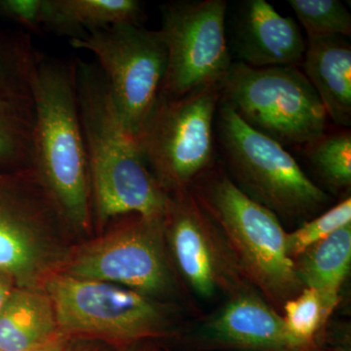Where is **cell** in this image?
Segmentation results:
<instances>
[{"label":"cell","mask_w":351,"mask_h":351,"mask_svg":"<svg viewBox=\"0 0 351 351\" xmlns=\"http://www.w3.org/2000/svg\"><path fill=\"white\" fill-rule=\"evenodd\" d=\"M75 75L97 218L101 223L125 215L164 218L168 195L126 131L107 78L98 64L80 59Z\"/></svg>","instance_id":"6da1fadb"},{"label":"cell","mask_w":351,"mask_h":351,"mask_svg":"<svg viewBox=\"0 0 351 351\" xmlns=\"http://www.w3.org/2000/svg\"><path fill=\"white\" fill-rule=\"evenodd\" d=\"M189 189L223 234L248 283L282 314L284 304L304 286L289 257L278 217L245 195L215 164Z\"/></svg>","instance_id":"7a4b0ae2"},{"label":"cell","mask_w":351,"mask_h":351,"mask_svg":"<svg viewBox=\"0 0 351 351\" xmlns=\"http://www.w3.org/2000/svg\"><path fill=\"white\" fill-rule=\"evenodd\" d=\"M34 103L32 169L64 218L75 228L86 230L92 191L76 98L75 61L39 55Z\"/></svg>","instance_id":"3957f363"},{"label":"cell","mask_w":351,"mask_h":351,"mask_svg":"<svg viewBox=\"0 0 351 351\" xmlns=\"http://www.w3.org/2000/svg\"><path fill=\"white\" fill-rule=\"evenodd\" d=\"M217 129L226 173L237 188L286 219L307 218L329 202L282 145L249 126L219 101Z\"/></svg>","instance_id":"277c9868"},{"label":"cell","mask_w":351,"mask_h":351,"mask_svg":"<svg viewBox=\"0 0 351 351\" xmlns=\"http://www.w3.org/2000/svg\"><path fill=\"white\" fill-rule=\"evenodd\" d=\"M221 101L283 147H306L326 133L324 106L297 66L257 69L234 62L221 82Z\"/></svg>","instance_id":"5b68a950"},{"label":"cell","mask_w":351,"mask_h":351,"mask_svg":"<svg viewBox=\"0 0 351 351\" xmlns=\"http://www.w3.org/2000/svg\"><path fill=\"white\" fill-rule=\"evenodd\" d=\"M221 84L178 98L159 95L136 138L141 154L167 195L186 191L214 164V124Z\"/></svg>","instance_id":"8992f818"},{"label":"cell","mask_w":351,"mask_h":351,"mask_svg":"<svg viewBox=\"0 0 351 351\" xmlns=\"http://www.w3.org/2000/svg\"><path fill=\"white\" fill-rule=\"evenodd\" d=\"M69 43L96 58L123 125L136 142L158 100L167 68L160 32L119 24L87 32Z\"/></svg>","instance_id":"52a82bcc"},{"label":"cell","mask_w":351,"mask_h":351,"mask_svg":"<svg viewBox=\"0 0 351 351\" xmlns=\"http://www.w3.org/2000/svg\"><path fill=\"white\" fill-rule=\"evenodd\" d=\"M60 331L113 341H133L161 336L168 316L160 304L117 284L66 274L46 283Z\"/></svg>","instance_id":"ba28073f"},{"label":"cell","mask_w":351,"mask_h":351,"mask_svg":"<svg viewBox=\"0 0 351 351\" xmlns=\"http://www.w3.org/2000/svg\"><path fill=\"white\" fill-rule=\"evenodd\" d=\"M225 0L165 4L159 29L167 49L160 96L178 98L221 84L232 66L226 40Z\"/></svg>","instance_id":"9c48e42d"},{"label":"cell","mask_w":351,"mask_h":351,"mask_svg":"<svg viewBox=\"0 0 351 351\" xmlns=\"http://www.w3.org/2000/svg\"><path fill=\"white\" fill-rule=\"evenodd\" d=\"M132 216L80 250L64 274L117 284L151 298L169 294L175 280L164 244V218Z\"/></svg>","instance_id":"30bf717a"},{"label":"cell","mask_w":351,"mask_h":351,"mask_svg":"<svg viewBox=\"0 0 351 351\" xmlns=\"http://www.w3.org/2000/svg\"><path fill=\"white\" fill-rule=\"evenodd\" d=\"M164 233L176 267L196 295L230 298L251 288L223 234L189 189L168 195Z\"/></svg>","instance_id":"8fae6325"},{"label":"cell","mask_w":351,"mask_h":351,"mask_svg":"<svg viewBox=\"0 0 351 351\" xmlns=\"http://www.w3.org/2000/svg\"><path fill=\"white\" fill-rule=\"evenodd\" d=\"M39 55L29 32L0 25V171L32 169Z\"/></svg>","instance_id":"7c38bea8"},{"label":"cell","mask_w":351,"mask_h":351,"mask_svg":"<svg viewBox=\"0 0 351 351\" xmlns=\"http://www.w3.org/2000/svg\"><path fill=\"white\" fill-rule=\"evenodd\" d=\"M205 343L247 351H309L311 346L295 339L282 314L251 288L232 295L203 324Z\"/></svg>","instance_id":"4fadbf2b"},{"label":"cell","mask_w":351,"mask_h":351,"mask_svg":"<svg viewBox=\"0 0 351 351\" xmlns=\"http://www.w3.org/2000/svg\"><path fill=\"white\" fill-rule=\"evenodd\" d=\"M235 53L252 68L299 66L306 43L292 18L280 15L265 0L240 4L234 27Z\"/></svg>","instance_id":"5bb4252c"},{"label":"cell","mask_w":351,"mask_h":351,"mask_svg":"<svg viewBox=\"0 0 351 351\" xmlns=\"http://www.w3.org/2000/svg\"><path fill=\"white\" fill-rule=\"evenodd\" d=\"M304 73L324 106L328 117L341 126L351 123V48L339 36L308 38Z\"/></svg>","instance_id":"9a60e30c"},{"label":"cell","mask_w":351,"mask_h":351,"mask_svg":"<svg viewBox=\"0 0 351 351\" xmlns=\"http://www.w3.org/2000/svg\"><path fill=\"white\" fill-rule=\"evenodd\" d=\"M49 295L16 287L0 314V351H29L61 334Z\"/></svg>","instance_id":"2e32d148"},{"label":"cell","mask_w":351,"mask_h":351,"mask_svg":"<svg viewBox=\"0 0 351 351\" xmlns=\"http://www.w3.org/2000/svg\"><path fill=\"white\" fill-rule=\"evenodd\" d=\"M137 0H44L43 29L69 39L119 24L141 25Z\"/></svg>","instance_id":"e0dca14e"},{"label":"cell","mask_w":351,"mask_h":351,"mask_svg":"<svg viewBox=\"0 0 351 351\" xmlns=\"http://www.w3.org/2000/svg\"><path fill=\"white\" fill-rule=\"evenodd\" d=\"M295 272L304 288L317 291L334 309L339 291L350 274L351 225L309 247L294 260Z\"/></svg>","instance_id":"ac0fdd59"},{"label":"cell","mask_w":351,"mask_h":351,"mask_svg":"<svg viewBox=\"0 0 351 351\" xmlns=\"http://www.w3.org/2000/svg\"><path fill=\"white\" fill-rule=\"evenodd\" d=\"M309 161L325 182L337 189L351 184V135L350 131L321 136L306 145Z\"/></svg>","instance_id":"d6986e66"},{"label":"cell","mask_w":351,"mask_h":351,"mask_svg":"<svg viewBox=\"0 0 351 351\" xmlns=\"http://www.w3.org/2000/svg\"><path fill=\"white\" fill-rule=\"evenodd\" d=\"M289 4L308 38L351 34V15L339 0H290Z\"/></svg>","instance_id":"ffe728a7"},{"label":"cell","mask_w":351,"mask_h":351,"mask_svg":"<svg viewBox=\"0 0 351 351\" xmlns=\"http://www.w3.org/2000/svg\"><path fill=\"white\" fill-rule=\"evenodd\" d=\"M332 311L317 291L304 288L297 297L284 304L282 316L289 332L295 339L313 346L315 335Z\"/></svg>","instance_id":"44dd1931"},{"label":"cell","mask_w":351,"mask_h":351,"mask_svg":"<svg viewBox=\"0 0 351 351\" xmlns=\"http://www.w3.org/2000/svg\"><path fill=\"white\" fill-rule=\"evenodd\" d=\"M350 225L351 199L348 197L319 217L302 223L294 232H286V249L289 257L294 261L309 247L326 239L339 228Z\"/></svg>","instance_id":"7402d4cb"},{"label":"cell","mask_w":351,"mask_h":351,"mask_svg":"<svg viewBox=\"0 0 351 351\" xmlns=\"http://www.w3.org/2000/svg\"><path fill=\"white\" fill-rule=\"evenodd\" d=\"M44 0H0V17L34 34L43 29Z\"/></svg>","instance_id":"603a6c76"},{"label":"cell","mask_w":351,"mask_h":351,"mask_svg":"<svg viewBox=\"0 0 351 351\" xmlns=\"http://www.w3.org/2000/svg\"><path fill=\"white\" fill-rule=\"evenodd\" d=\"M16 287L17 285L12 277L0 271V314L3 311L4 306H6L9 298Z\"/></svg>","instance_id":"cb8c5ba5"},{"label":"cell","mask_w":351,"mask_h":351,"mask_svg":"<svg viewBox=\"0 0 351 351\" xmlns=\"http://www.w3.org/2000/svg\"><path fill=\"white\" fill-rule=\"evenodd\" d=\"M68 335L61 332V334L58 335L57 337L47 341V343H44V345L29 351H66V350H68Z\"/></svg>","instance_id":"d4e9b609"}]
</instances>
